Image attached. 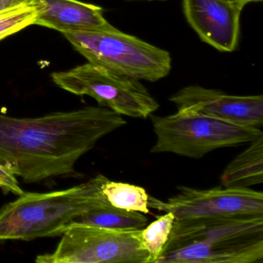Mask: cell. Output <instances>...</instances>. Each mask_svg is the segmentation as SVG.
I'll use <instances>...</instances> for the list:
<instances>
[{"mask_svg":"<svg viewBox=\"0 0 263 263\" xmlns=\"http://www.w3.org/2000/svg\"><path fill=\"white\" fill-rule=\"evenodd\" d=\"M242 7L230 0H183L186 21L201 41L224 53L235 51Z\"/></svg>","mask_w":263,"mask_h":263,"instance_id":"10","label":"cell"},{"mask_svg":"<svg viewBox=\"0 0 263 263\" xmlns=\"http://www.w3.org/2000/svg\"><path fill=\"white\" fill-rule=\"evenodd\" d=\"M263 260V216L175 219L155 263H255Z\"/></svg>","mask_w":263,"mask_h":263,"instance_id":"2","label":"cell"},{"mask_svg":"<svg viewBox=\"0 0 263 263\" xmlns=\"http://www.w3.org/2000/svg\"><path fill=\"white\" fill-rule=\"evenodd\" d=\"M30 0H0V14L28 4Z\"/></svg>","mask_w":263,"mask_h":263,"instance_id":"18","label":"cell"},{"mask_svg":"<svg viewBox=\"0 0 263 263\" xmlns=\"http://www.w3.org/2000/svg\"><path fill=\"white\" fill-rule=\"evenodd\" d=\"M166 201L148 197V207L171 212L175 219L263 216V194L249 187L195 189L181 186Z\"/></svg>","mask_w":263,"mask_h":263,"instance_id":"8","label":"cell"},{"mask_svg":"<svg viewBox=\"0 0 263 263\" xmlns=\"http://www.w3.org/2000/svg\"><path fill=\"white\" fill-rule=\"evenodd\" d=\"M103 194L110 205L128 212L150 214L148 197L145 189L127 183L110 181L103 183Z\"/></svg>","mask_w":263,"mask_h":263,"instance_id":"14","label":"cell"},{"mask_svg":"<svg viewBox=\"0 0 263 263\" xmlns=\"http://www.w3.org/2000/svg\"><path fill=\"white\" fill-rule=\"evenodd\" d=\"M36 16V9L30 2L0 14V41L34 25Z\"/></svg>","mask_w":263,"mask_h":263,"instance_id":"16","label":"cell"},{"mask_svg":"<svg viewBox=\"0 0 263 263\" xmlns=\"http://www.w3.org/2000/svg\"><path fill=\"white\" fill-rule=\"evenodd\" d=\"M127 1H148V2H152V1H160V2H165L168 0H127Z\"/></svg>","mask_w":263,"mask_h":263,"instance_id":"20","label":"cell"},{"mask_svg":"<svg viewBox=\"0 0 263 263\" xmlns=\"http://www.w3.org/2000/svg\"><path fill=\"white\" fill-rule=\"evenodd\" d=\"M126 124L101 106L33 118L0 114V164L29 184L71 175L99 140Z\"/></svg>","mask_w":263,"mask_h":263,"instance_id":"1","label":"cell"},{"mask_svg":"<svg viewBox=\"0 0 263 263\" xmlns=\"http://www.w3.org/2000/svg\"><path fill=\"white\" fill-rule=\"evenodd\" d=\"M37 16L34 25L61 33L103 28L110 24L99 6L79 0H30Z\"/></svg>","mask_w":263,"mask_h":263,"instance_id":"11","label":"cell"},{"mask_svg":"<svg viewBox=\"0 0 263 263\" xmlns=\"http://www.w3.org/2000/svg\"><path fill=\"white\" fill-rule=\"evenodd\" d=\"M0 189L4 193H13L21 196L26 192L20 185L16 175H13L10 169L6 166L0 164Z\"/></svg>","mask_w":263,"mask_h":263,"instance_id":"17","label":"cell"},{"mask_svg":"<svg viewBox=\"0 0 263 263\" xmlns=\"http://www.w3.org/2000/svg\"><path fill=\"white\" fill-rule=\"evenodd\" d=\"M51 78L60 88L78 96L93 98L101 107H107L120 115L147 118L159 107L141 81L91 63L67 71L55 72Z\"/></svg>","mask_w":263,"mask_h":263,"instance_id":"6","label":"cell"},{"mask_svg":"<svg viewBox=\"0 0 263 263\" xmlns=\"http://www.w3.org/2000/svg\"><path fill=\"white\" fill-rule=\"evenodd\" d=\"M165 213L141 230V241L148 253L147 263L156 262L168 241L175 218L171 212Z\"/></svg>","mask_w":263,"mask_h":263,"instance_id":"15","label":"cell"},{"mask_svg":"<svg viewBox=\"0 0 263 263\" xmlns=\"http://www.w3.org/2000/svg\"><path fill=\"white\" fill-rule=\"evenodd\" d=\"M141 230H118L74 224L62 234L51 253L36 256L37 263H147Z\"/></svg>","mask_w":263,"mask_h":263,"instance_id":"7","label":"cell"},{"mask_svg":"<svg viewBox=\"0 0 263 263\" xmlns=\"http://www.w3.org/2000/svg\"><path fill=\"white\" fill-rule=\"evenodd\" d=\"M230 1L244 8L247 4H250V3L261 2L262 0H230Z\"/></svg>","mask_w":263,"mask_h":263,"instance_id":"19","label":"cell"},{"mask_svg":"<svg viewBox=\"0 0 263 263\" xmlns=\"http://www.w3.org/2000/svg\"><path fill=\"white\" fill-rule=\"evenodd\" d=\"M63 35L89 63L123 76L156 82L172 70L169 52L123 33L111 24Z\"/></svg>","mask_w":263,"mask_h":263,"instance_id":"4","label":"cell"},{"mask_svg":"<svg viewBox=\"0 0 263 263\" xmlns=\"http://www.w3.org/2000/svg\"><path fill=\"white\" fill-rule=\"evenodd\" d=\"M84 224L118 230H139L147 224V218L141 212H128L112 205L90 211L77 217L72 224Z\"/></svg>","mask_w":263,"mask_h":263,"instance_id":"13","label":"cell"},{"mask_svg":"<svg viewBox=\"0 0 263 263\" xmlns=\"http://www.w3.org/2000/svg\"><path fill=\"white\" fill-rule=\"evenodd\" d=\"M106 179L99 175L64 190L25 192L0 210V241L62 235L77 217L110 205L101 189Z\"/></svg>","mask_w":263,"mask_h":263,"instance_id":"3","label":"cell"},{"mask_svg":"<svg viewBox=\"0 0 263 263\" xmlns=\"http://www.w3.org/2000/svg\"><path fill=\"white\" fill-rule=\"evenodd\" d=\"M178 112L210 117L236 125L258 127L263 124V96H235L219 90L191 85L169 98Z\"/></svg>","mask_w":263,"mask_h":263,"instance_id":"9","label":"cell"},{"mask_svg":"<svg viewBox=\"0 0 263 263\" xmlns=\"http://www.w3.org/2000/svg\"><path fill=\"white\" fill-rule=\"evenodd\" d=\"M221 181L226 187H249L262 183L263 136L251 142V145L227 166Z\"/></svg>","mask_w":263,"mask_h":263,"instance_id":"12","label":"cell"},{"mask_svg":"<svg viewBox=\"0 0 263 263\" xmlns=\"http://www.w3.org/2000/svg\"><path fill=\"white\" fill-rule=\"evenodd\" d=\"M150 117L156 135L152 154L173 153L198 159L215 149L251 143L263 136L258 127L236 125L196 114L177 111L168 116Z\"/></svg>","mask_w":263,"mask_h":263,"instance_id":"5","label":"cell"}]
</instances>
